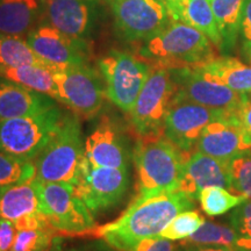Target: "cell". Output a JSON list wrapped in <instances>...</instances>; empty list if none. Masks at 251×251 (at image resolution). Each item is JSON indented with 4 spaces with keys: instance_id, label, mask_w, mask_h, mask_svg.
<instances>
[{
    "instance_id": "obj_1",
    "label": "cell",
    "mask_w": 251,
    "mask_h": 251,
    "mask_svg": "<svg viewBox=\"0 0 251 251\" xmlns=\"http://www.w3.org/2000/svg\"><path fill=\"white\" fill-rule=\"evenodd\" d=\"M194 206L196 199L181 191L137 196L120 218L94 228V235L114 249L128 251L143 238L159 236L176 215Z\"/></svg>"
},
{
    "instance_id": "obj_2",
    "label": "cell",
    "mask_w": 251,
    "mask_h": 251,
    "mask_svg": "<svg viewBox=\"0 0 251 251\" xmlns=\"http://www.w3.org/2000/svg\"><path fill=\"white\" fill-rule=\"evenodd\" d=\"M213 46L200 30L179 21H171L156 35L143 41L139 54L153 68L176 70L199 67L215 58Z\"/></svg>"
},
{
    "instance_id": "obj_3",
    "label": "cell",
    "mask_w": 251,
    "mask_h": 251,
    "mask_svg": "<svg viewBox=\"0 0 251 251\" xmlns=\"http://www.w3.org/2000/svg\"><path fill=\"white\" fill-rule=\"evenodd\" d=\"M188 153L181 151L164 135L137 141L133 158L137 172V196L179 190Z\"/></svg>"
},
{
    "instance_id": "obj_4",
    "label": "cell",
    "mask_w": 251,
    "mask_h": 251,
    "mask_svg": "<svg viewBox=\"0 0 251 251\" xmlns=\"http://www.w3.org/2000/svg\"><path fill=\"white\" fill-rule=\"evenodd\" d=\"M84 144L79 119L64 114L57 131L34 161L35 180L74 185L84 161Z\"/></svg>"
},
{
    "instance_id": "obj_5",
    "label": "cell",
    "mask_w": 251,
    "mask_h": 251,
    "mask_svg": "<svg viewBox=\"0 0 251 251\" xmlns=\"http://www.w3.org/2000/svg\"><path fill=\"white\" fill-rule=\"evenodd\" d=\"M64 113L58 106L28 117L0 121V151L35 161L62 124Z\"/></svg>"
},
{
    "instance_id": "obj_6",
    "label": "cell",
    "mask_w": 251,
    "mask_h": 251,
    "mask_svg": "<svg viewBox=\"0 0 251 251\" xmlns=\"http://www.w3.org/2000/svg\"><path fill=\"white\" fill-rule=\"evenodd\" d=\"M99 69L105 81L106 97L122 112L130 114L151 74V65L127 51L111 50L100 58Z\"/></svg>"
},
{
    "instance_id": "obj_7",
    "label": "cell",
    "mask_w": 251,
    "mask_h": 251,
    "mask_svg": "<svg viewBox=\"0 0 251 251\" xmlns=\"http://www.w3.org/2000/svg\"><path fill=\"white\" fill-rule=\"evenodd\" d=\"M41 209L54 230L67 234L89 233L96 228L93 213L75 192L74 185L34 179Z\"/></svg>"
},
{
    "instance_id": "obj_8",
    "label": "cell",
    "mask_w": 251,
    "mask_h": 251,
    "mask_svg": "<svg viewBox=\"0 0 251 251\" xmlns=\"http://www.w3.org/2000/svg\"><path fill=\"white\" fill-rule=\"evenodd\" d=\"M176 83L171 70L152 68L130 112V120L141 139L164 135V122L174 101Z\"/></svg>"
},
{
    "instance_id": "obj_9",
    "label": "cell",
    "mask_w": 251,
    "mask_h": 251,
    "mask_svg": "<svg viewBox=\"0 0 251 251\" xmlns=\"http://www.w3.org/2000/svg\"><path fill=\"white\" fill-rule=\"evenodd\" d=\"M114 30L126 42H143L171 23L163 0H107Z\"/></svg>"
},
{
    "instance_id": "obj_10",
    "label": "cell",
    "mask_w": 251,
    "mask_h": 251,
    "mask_svg": "<svg viewBox=\"0 0 251 251\" xmlns=\"http://www.w3.org/2000/svg\"><path fill=\"white\" fill-rule=\"evenodd\" d=\"M58 90L59 102L77 114L92 118L102 108L106 90L99 75L85 65H71L52 69Z\"/></svg>"
},
{
    "instance_id": "obj_11",
    "label": "cell",
    "mask_w": 251,
    "mask_h": 251,
    "mask_svg": "<svg viewBox=\"0 0 251 251\" xmlns=\"http://www.w3.org/2000/svg\"><path fill=\"white\" fill-rule=\"evenodd\" d=\"M129 180V169L93 166L84 158L74 188L94 214L117 205L127 192Z\"/></svg>"
},
{
    "instance_id": "obj_12",
    "label": "cell",
    "mask_w": 251,
    "mask_h": 251,
    "mask_svg": "<svg viewBox=\"0 0 251 251\" xmlns=\"http://www.w3.org/2000/svg\"><path fill=\"white\" fill-rule=\"evenodd\" d=\"M235 112L209 108L199 103L174 98L164 122V136L181 151L196 148L202 130L211 122Z\"/></svg>"
},
{
    "instance_id": "obj_13",
    "label": "cell",
    "mask_w": 251,
    "mask_h": 251,
    "mask_svg": "<svg viewBox=\"0 0 251 251\" xmlns=\"http://www.w3.org/2000/svg\"><path fill=\"white\" fill-rule=\"evenodd\" d=\"M176 83L175 98L199 103L209 108L237 112L247 93H238L226 85L208 79L193 68L171 70Z\"/></svg>"
},
{
    "instance_id": "obj_14",
    "label": "cell",
    "mask_w": 251,
    "mask_h": 251,
    "mask_svg": "<svg viewBox=\"0 0 251 251\" xmlns=\"http://www.w3.org/2000/svg\"><path fill=\"white\" fill-rule=\"evenodd\" d=\"M27 42L50 68L85 65L90 59L89 41L62 33L48 23L40 24L27 35Z\"/></svg>"
},
{
    "instance_id": "obj_15",
    "label": "cell",
    "mask_w": 251,
    "mask_h": 251,
    "mask_svg": "<svg viewBox=\"0 0 251 251\" xmlns=\"http://www.w3.org/2000/svg\"><path fill=\"white\" fill-rule=\"evenodd\" d=\"M47 23L62 33L89 41L98 26L99 0H43Z\"/></svg>"
},
{
    "instance_id": "obj_16",
    "label": "cell",
    "mask_w": 251,
    "mask_h": 251,
    "mask_svg": "<svg viewBox=\"0 0 251 251\" xmlns=\"http://www.w3.org/2000/svg\"><path fill=\"white\" fill-rule=\"evenodd\" d=\"M84 158L93 166L129 169L130 152L125 134L111 118L103 117L84 144Z\"/></svg>"
},
{
    "instance_id": "obj_17",
    "label": "cell",
    "mask_w": 251,
    "mask_h": 251,
    "mask_svg": "<svg viewBox=\"0 0 251 251\" xmlns=\"http://www.w3.org/2000/svg\"><path fill=\"white\" fill-rule=\"evenodd\" d=\"M196 149L224 162H229L233 157L247 150L236 112L207 126L198 140Z\"/></svg>"
},
{
    "instance_id": "obj_18",
    "label": "cell",
    "mask_w": 251,
    "mask_h": 251,
    "mask_svg": "<svg viewBox=\"0 0 251 251\" xmlns=\"http://www.w3.org/2000/svg\"><path fill=\"white\" fill-rule=\"evenodd\" d=\"M227 163L199 151L191 153L185 162L178 191L198 199V194L205 187L221 186L230 190Z\"/></svg>"
},
{
    "instance_id": "obj_19",
    "label": "cell",
    "mask_w": 251,
    "mask_h": 251,
    "mask_svg": "<svg viewBox=\"0 0 251 251\" xmlns=\"http://www.w3.org/2000/svg\"><path fill=\"white\" fill-rule=\"evenodd\" d=\"M56 100L0 77V121L28 117L56 107Z\"/></svg>"
},
{
    "instance_id": "obj_20",
    "label": "cell",
    "mask_w": 251,
    "mask_h": 251,
    "mask_svg": "<svg viewBox=\"0 0 251 251\" xmlns=\"http://www.w3.org/2000/svg\"><path fill=\"white\" fill-rule=\"evenodd\" d=\"M171 21H179L196 28L221 48V35L216 25L211 0H177L165 4Z\"/></svg>"
},
{
    "instance_id": "obj_21",
    "label": "cell",
    "mask_w": 251,
    "mask_h": 251,
    "mask_svg": "<svg viewBox=\"0 0 251 251\" xmlns=\"http://www.w3.org/2000/svg\"><path fill=\"white\" fill-rule=\"evenodd\" d=\"M43 12V0H0V34L27 37Z\"/></svg>"
},
{
    "instance_id": "obj_22",
    "label": "cell",
    "mask_w": 251,
    "mask_h": 251,
    "mask_svg": "<svg viewBox=\"0 0 251 251\" xmlns=\"http://www.w3.org/2000/svg\"><path fill=\"white\" fill-rule=\"evenodd\" d=\"M193 69L203 77L238 93H251V65L244 64L237 58L215 57Z\"/></svg>"
},
{
    "instance_id": "obj_23",
    "label": "cell",
    "mask_w": 251,
    "mask_h": 251,
    "mask_svg": "<svg viewBox=\"0 0 251 251\" xmlns=\"http://www.w3.org/2000/svg\"><path fill=\"white\" fill-rule=\"evenodd\" d=\"M42 213L34 179L0 188V219L11 221Z\"/></svg>"
},
{
    "instance_id": "obj_24",
    "label": "cell",
    "mask_w": 251,
    "mask_h": 251,
    "mask_svg": "<svg viewBox=\"0 0 251 251\" xmlns=\"http://www.w3.org/2000/svg\"><path fill=\"white\" fill-rule=\"evenodd\" d=\"M0 77H4L27 89L49 96L59 102L58 90L49 68L40 65H25L17 68H0Z\"/></svg>"
},
{
    "instance_id": "obj_25",
    "label": "cell",
    "mask_w": 251,
    "mask_h": 251,
    "mask_svg": "<svg viewBox=\"0 0 251 251\" xmlns=\"http://www.w3.org/2000/svg\"><path fill=\"white\" fill-rule=\"evenodd\" d=\"M180 247H218L244 251L243 242L230 225L205 221L196 233L181 240Z\"/></svg>"
},
{
    "instance_id": "obj_26",
    "label": "cell",
    "mask_w": 251,
    "mask_h": 251,
    "mask_svg": "<svg viewBox=\"0 0 251 251\" xmlns=\"http://www.w3.org/2000/svg\"><path fill=\"white\" fill-rule=\"evenodd\" d=\"M216 25L221 35V48L234 46L241 29L246 0H211Z\"/></svg>"
},
{
    "instance_id": "obj_27",
    "label": "cell",
    "mask_w": 251,
    "mask_h": 251,
    "mask_svg": "<svg viewBox=\"0 0 251 251\" xmlns=\"http://www.w3.org/2000/svg\"><path fill=\"white\" fill-rule=\"evenodd\" d=\"M25 65H40L51 70V68L31 49L27 39L0 34V68H17Z\"/></svg>"
},
{
    "instance_id": "obj_28",
    "label": "cell",
    "mask_w": 251,
    "mask_h": 251,
    "mask_svg": "<svg viewBox=\"0 0 251 251\" xmlns=\"http://www.w3.org/2000/svg\"><path fill=\"white\" fill-rule=\"evenodd\" d=\"M198 200L206 215L219 216L231 211L247 199L242 196L229 192L225 187L209 186L200 191Z\"/></svg>"
},
{
    "instance_id": "obj_29",
    "label": "cell",
    "mask_w": 251,
    "mask_h": 251,
    "mask_svg": "<svg viewBox=\"0 0 251 251\" xmlns=\"http://www.w3.org/2000/svg\"><path fill=\"white\" fill-rule=\"evenodd\" d=\"M35 179L33 161L0 151V188Z\"/></svg>"
},
{
    "instance_id": "obj_30",
    "label": "cell",
    "mask_w": 251,
    "mask_h": 251,
    "mask_svg": "<svg viewBox=\"0 0 251 251\" xmlns=\"http://www.w3.org/2000/svg\"><path fill=\"white\" fill-rule=\"evenodd\" d=\"M231 193L251 200V149L240 152L227 163Z\"/></svg>"
},
{
    "instance_id": "obj_31",
    "label": "cell",
    "mask_w": 251,
    "mask_h": 251,
    "mask_svg": "<svg viewBox=\"0 0 251 251\" xmlns=\"http://www.w3.org/2000/svg\"><path fill=\"white\" fill-rule=\"evenodd\" d=\"M205 224V219L199 212L188 209L176 215L163 229L159 236L171 241H181L190 237Z\"/></svg>"
},
{
    "instance_id": "obj_32",
    "label": "cell",
    "mask_w": 251,
    "mask_h": 251,
    "mask_svg": "<svg viewBox=\"0 0 251 251\" xmlns=\"http://www.w3.org/2000/svg\"><path fill=\"white\" fill-rule=\"evenodd\" d=\"M52 231V228L18 230L11 251H46L54 240Z\"/></svg>"
},
{
    "instance_id": "obj_33",
    "label": "cell",
    "mask_w": 251,
    "mask_h": 251,
    "mask_svg": "<svg viewBox=\"0 0 251 251\" xmlns=\"http://www.w3.org/2000/svg\"><path fill=\"white\" fill-rule=\"evenodd\" d=\"M228 221L242 240L244 251H251V200H246L231 209Z\"/></svg>"
},
{
    "instance_id": "obj_34",
    "label": "cell",
    "mask_w": 251,
    "mask_h": 251,
    "mask_svg": "<svg viewBox=\"0 0 251 251\" xmlns=\"http://www.w3.org/2000/svg\"><path fill=\"white\" fill-rule=\"evenodd\" d=\"M236 118L242 131L246 149H251V93H247L246 100L236 112Z\"/></svg>"
},
{
    "instance_id": "obj_35",
    "label": "cell",
    "mask_w": 251,
    "mask_h": 251,
    "mask_svg": "<svg viewBox=\"0 0 251 251\" xmlns=\"http://www.w3.org/2000/svg\"><path fill=\"white\" fill-rule=\"evenodd\" d=\"M128 251H178V248L171 240L156 236L143 238Z\"/></svg>"
},
{
    "instance_id": "obj_36",
    "label": "cell",
    "mask_w": 251,
    "mask_h": 251,
    "mask_svg": "<svg viewBox=\"0 0 251 251\" xmlns=\"http://www.w3.org/2000/svg\"><path fill=\"white\" fill-rule=\"evenodd\" d=\"M240 30L242 34L244 54H246L248 61L251 63V0H246Z\"/></svg>"
},
{
    "instance_id": "obj_37",
    "label": "cell",
    "mask_w": 251,
    "mask_h": 251,
    "mask_svg": "<svg viewBox=\"0 0 251 251\" xmlns=\"http://www.w3.org/2000/svg\"><path fill=\"white\" fill-rule=\"evenodd\" d=\"M18 230L14 222L0 219V251H11Z\"/></svg>"
},
{
    "instance_id": "obj_38",
    "label": "cell",
    "mask_w": 251,
    "mask_h": 251,
    "mask_svg": "<svg viewBox=\"0 0 251 251\" xmlns=\"http://www.w3.org/2000/svg\"><path fill=\"white\" fill-rule=\"evenodd\" d=\"M46 251H83V250H80L79 248L64 246L61 238L54 237L51 246H50Z\"/></svg>"
},
{
    "instance_id": "obj_39",
    "label": "cell",
    "mask_w": 251,
    "mask_h": 251,
    "mask_svg": "<svg viewBox=\"0 0 251 251\" xmlns=\"http://www.w3.org/2000/svg\"><path fill=\"white\" fill-rule=\"evenodd\" d=\"M180 247V246H179ZM179 251H234L218 247H180Z\"/></svg>"
},
{
    "instance_id": "obj_40",
    "label": "cell",
    "mask_w": 251,
    "mask_h": 251,
    "mask_svg": "<svg viewBox=\"0 0 251 251\" xmlns=\"http://www.w3.org/2000/svg\"><path fill=\"white\" fill-rule=\"evenodd\" d=\"M164 1V4H169V2H174V1H177V0H163Z\"/></svg>"
}]
</instances>
